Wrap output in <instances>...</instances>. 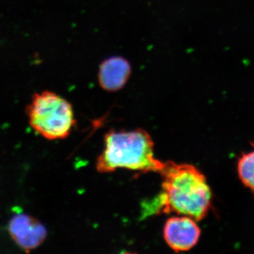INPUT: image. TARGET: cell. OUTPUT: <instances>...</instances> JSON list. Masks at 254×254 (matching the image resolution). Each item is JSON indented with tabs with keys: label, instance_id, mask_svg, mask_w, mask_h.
<instances>
[{
	"label": "cell",
	"instance_id": "obj_1",
	"mask_svg": "<svg viewBox=\"0 0 254 254\" xmlns=\"http://www.w3.org/2000/svg\"><path fill=\"white\" fill-rule=\"evenodd\" d=\"M159 174L162 191L150 205L148 215L175 213L190 217L197 222L208 215L213 203V193L205 175L190 164L165 162Z\"/></svg>",
	"mask_w": 254,
	"mask_h": 254
},
{
	"label": "cell",
	"instance_id": "obj_2",
	"mask_svg": "<svg viewBox=\"0 0 254 254\" xmlns=\"http://www.w3.org/2000/svg\"><path fill=\"white\" fill-rule=\"evenodd\" d=\"M104 143V150L97 159L98 173L126 169L141 174L159 173L163 168V162L154 156V142L144 129H112L105 135Z\"/></svg>",
	"mask_w": 254,
	"mask_h": 254
},
{
	"label": "cell",
	"instance_id": "obj_3",
	"mask_svg": "<svg viewBox=\"0 0 254 254\" xmlns=\"http://www.w3.org/2000/svg\"><path fill=\"white\" fill-rule=\"evenodd\" d=\"M27 115L32 128L48 140L66 138L76 126L72 105L54 92L33 95Z\"/></svg>",
	"mask_w": 254,
	"mask_h": 254
},
{
	"label": "cell",
	"instance_id": "obj_4",
	"mask_svg": "<svg viewBox=\"0 0 254 254\" xmlns=\"http://www.w3.org/2000/svg\"><path fill=\"white\" fill-rule=\"evenodd\" d=\"M196 222L185 215L169 218L163 230L167 245L177 253L188 252L193 249L198 244L201 234Z\"/></svg>",
	"mask_w": 254,
	"mask_h": 254
},
{
	"label": "cell",
	"instance_id": "obj_5",
	"mask_svg": "<svg viewBox=\"0 0 254 254\" xmlns=\"http://www.w3.org/2000/svg\"><path fill=\"white\" fill-rule=\"evenodd\" d=\"M8 230L16 245L25 252L38 248L45 242L47 230L34 217L25 213H17L11 218Z\"/></svg>",
	"mask_w": 254,
	"mask_h": 254
},
{
	"label": "cell",
	"instance_id": "obj_6",
	"mask_svg": "<svg viewBox=\"0 0 254 254\" xmlns=\"http://www.w3.org/2000/svg\"><path fill=\"white\" fill-rule=\"evenodd\" d=\"M131 73V66L123 57H111L100 64L98 82L105 91H120L126 85Z\"/></svg>",
	"mask_w": 254,
	"mask_h": 254
},
{
	"label": "cell",
	"instance_id": "obj_7",
	"mask_svg": "<svg viewBox=\"0 0 254 254\" xmlns=\"http://www.w3.org/2000/svg\"><path fill=\"white\" fill-rule=\"evenodd\" d=\"M237 173L242 184L254 194V150L239 159Z\"/></svg>",
	"mask_w": 254,
	"mask_h": 254
}]
</instances>
